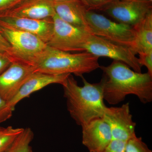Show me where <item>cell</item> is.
Wrapping results in <instances>:
<instances>
[{"instance_id": "obj_1", "label": "cell", "mask_w": 152, "mask_h": 152, "mask_svg": "<svg viewBox=\"0 0 152 152\" xmlns=\"http://www.w3.org/2000/svg\"><path fill=\"white\" fill-rule=\"evenodd\" d=\"M101 82L104 100L112 105L119 104L128 95H135L143 104L152 101V77L148 73L133 70L124 63L113 61L108 66H100Z\"/></svg>"}, {"instance_id": "obj_2", "label": "cell", "mask_w": 152, "mask_h": 152, "mask_svg": "<svg viewBox=\"0 0 152 152\" xmlns=\"http://www.w3.org/2000/svg\"><path fill=\"white\" fill-rule=\"evenodd\" d=\"M81 77L83 86H79L71 75L62 86L68 112L76 124L82 127L93 120L102 118L107 107L104 102L101 82L91 83L83 77Z\"/></svg>"}, {"instance_id": "obj_3", "label": "cell", "mask_w": 152, "mask_h": 152, "mask_svg": "<svg viewBox=\"0 0 152 152\" xmlns=\"http://www.w3.org/2000/svg\"><path fill=\"white\" fill-rule=\"evenodd\" d=\"M99 57L86 51L72 54L48 47L31 65L36 72L52 75L73 74L83 77L100 68Z\"/></svg>"}, {"instance_id": "obj_4", "label": "cell", "mask_w": 152, "mask_h": 152, "mask_svg": "<svg viewBox=\"0 0 152 152\" xmlns=\"http://www.w3.org/2000/svg\"><path fill=\"white\" fill-rule=\"evenodd\" d=\"M86 17L92 34L128 47L135 52L136 35L134 27L113 21L92 11H87Z\"/></svg>"}, {"instance_id": "obj_5", "label": "cell", "mask_w": 152, "mask_h": 152, "mask_svg": "<svg viewBox=\"0 0 152 152\" xmlns=\"http://www.w3.org/2000/svg\"><path fill=\"white\" fill-rule=\"evenodd\" d=\"M0 32L10 44L15 59L29 64L49 47L37 36L1 23Z\"/></svg>"}, {"instance_id": "obj_6", "label": "cell", "mask_w": 152, "mask_h": 152, "mask_svg": "<svg viewBox=\"0 0 152 152\" xmlns=\"http://www.w3.org/2000/svg\"><path fill=\"white\" fill-rule=\"evenodd\" d=\"M53 29L48 46L66 52H84L87 42L92 34L72 26L56 15L53 18Z\"/></svg>"}, {"instance_id": "obj_7", "label": "cell", "mask_w": 152, "mask_h": 152, "mask_svg": "<svg viewBox=\"0 0 152 152\" xmlns=\"http://www.w3.org/2000/svg\"><path fill=\"white\" fill-rule=\"evenodd\" d=\"M85 51L99 58L106 57L124 63L133 70L142 72L138 58L132 49L114 43L104 38L91 34L85 47Z\"/></svg>"}, {"instance_id": "obj_8", "label": "cell", "mask_w": 152, "mask_h": 152, "mask_svg": "<svg viewBox=\"0 0 152 152\" xmlns=\"http://www.w3.org/2000/svg\"><path fill=\"white\" fill-rule=\"evenodd\" d=\"M152 4L134 0H114L102 10L118 23L135 26L152 11Z\"/></svg>"}, {"instance_id": "obj_9", "label": "cell", "mask_w": 152, "mask_h": 152, "mask_svg": "<svg viewBox=\"0 0 152 152\" xmlns=\"http://www.w3.org/2000/svg\"><path fill=\"white\" fill-rule=\"evenodd\" d=\"M102 119L110 126L114 140L127 142L136 136V123L133 121L129 103L121 107H107Z\"/></svg>"}, {"instance_id": "obj_10", "label": "cell", "mask_w": 152, "mask_h": 152, "mask_svg": "<svg viewBox=\"0 0 152 152\" xmlns=\"http://www.w3.org/2000/svg\"><path fill=\"white\" fill-rule=\"evenodd\" d=\"M31 65L15 60L0 75V96L8 102L14 97L23 85L34 73Z\"/></svg>"}, {"instance_id": "obj_11", "label": "cell", "mask_w": 152, "mask_h": 152, "mask_svg": "<svg viewBox=\"0 0 152 152\" xmlns=\"http://www.w3.org/2000/svg\"><path fill=\"white\" fill-rule=\"evenodd\" d=\"M82 143L90 152H101L113 137L109 125L103 119H96L82 127Z\"/></svg>"}, {"instance_id": "obj_12", "label": "cell", "mask_w": 152, "mask_h": 152, "mask_svg": "<svg viewBox=\"0 0 152 152\" xmlns=\"http://www.w3.org/2000/svg\"><path fill=\"white\" fill-rule=\"evenodd\" d=\"M0 23L37 36L46 44L53 29V18L38 20L0 15Z\"/></svg>"}, {"instance_id": "obj_13", "label": "cell", "mask_w": 152, "mask_h": 152, "mask_svg": "<svg viewBox=\"0 0 152 152\" xmlns=\"http://www.w3.org/2000/svg\"><path fill=\"white\" fill-rule=\"evenodd\" d=\"M70 75H52L35 72L25 82L14 97L7 102L9 107L14 111L16 106L21 101L49 85L59 84L62 86Z\"/></svg>"}, {"instance_id": "obj_14", "label": "cell", "mask_w": 152, "mask_h": 152, "mask_svg": "<svg viewBox=\"0 0 152 152\" xmlns=\"http://www.w3.org/2000/svg\"><path fill=\"white\" fill-rule=\"evenodd\" d=\"M55 15L54 3L50 0H22L0 15L42 20Z\"/></svg>"}, {"instance_id": "obj_15", "label": "cell", "mask_w": 152, "mask_h": 152, "mask_svg": "<svg viewBox=\"0 0 152 152\" xmlns=\"http://www.w3.org/2000/svg\"><path fill=\"white\" fill-rule=\"evenodd\" d=\"M54 7L56 15L64 21L91 33L87 10L80 1L55 3Z\"/></svg>"}, {"instance_id": "obj_16", "label": "cell", "mask_w": 152, "mask_h": 152, "mask_svg": "<svg viewBox=\"0 0 152 152\" xmlns=\"http://www.w3.org/2000/svg\"><path fill=\"white\" fill-rule=\"evenodd\" d=\"M134 28L136 35V54L152 51V11Z\"/></svg>"}, {"instance_id": "obj_17", "label": "cell", "mask_w": 152, "mask_h": 152, "mask_svg": "<svg viewBox=\"0 0 152 152\" xmlns=\"http://www.w3.org/2000/svg\"><path fill=\"white\" fill-rule=\"evenodd\" d=\"M34 137V133L30 128L24 129L5 152H33L30 145Z\"/></svg>"}, {"instance_id": "obj_18", "label": "cell", "mask_w": 152, "mask_h": 152, "mask_svg": "<svg viewBox=\"0 0 152 152\" xmlns=\"http://www.w3.org/2000/svg\"><path fill=\"white\" fill-rule=\"evenodd\" d=\"M23 128L0 127V152H5L23 131Z\"/></svg>"}, {"instance_id": "obj_19", "label": "cell", "mask_w": 152, "mask_h": 152, "mask_svg": "<svg viewBox=\"0 0 152 152\" xmlns=\"http://www.w3.org/2000/svg\"><path fill=\"white\" fill-rule=\"evenodd\" d=\"M125 152H152L141 138L137 135L126 142Z\"/></svg>"}, {"instance_id": "obj_20", "label": "cell", "mask_w": 152, "mask_h": 152, "mask_svg": "<svg viewBox=\"0 0 152 152\" xmlns=\"http://www.w3.org/2000/svg\"><path fill=\"white\" fill-rule=\"evenodd\" d=\"M114 0H79L87 11L102 10Z\"/></svg>"}, {"instance_id": "obj_21", "label": "cell", "mask_w": 152, "mask_h": 152, "mask_svg": "<svg viewBox=\"0 0 152 152\" xmlns=\"http://www.w3.org/2000/svg\"><path fill=\"white\" fill-rule=\"evenodd\" d=\"M13 112L9 107L7 102L0 96V124L10 119Z\"/></svg>"}, {"instance_id": "obj_22", "label": "cell", "mask_w": 152, "mask_h": 152, "mask_svg": "<svg viewBox=\"0 0 152 152\" xmlns=\"http://www.w3.org/2000/svg\"><path fill=\"white\" fill-rule=\"evenodd\" d=\"M126 142L113 139L105 148L101 152H125Z\"/></svg>"}, {"instance_id": "obj_23", "label": "cell", "mask_w": 152, "mask_h": 152, "mask_svg": "<svg viewBox=\"0 0 152 152\" xmlns=\"http://www.w3.org/2000/svg\"><path fill=\"white\" fill-rule=\"evenodd\" d=\"M139 61L140 64L145 66L148 69V73L152 77V51L147 53L139 55Z\"/></svg>"}, {"instance_id": "obj_24", "label": "cell", "mask_w": 152, "mask_h": 152, "mask_svg": "<svg viewBox=\"0 0 152 152\" xmlns=\"http://www.w3.org/2000/svg\"><path fill=\"white\" fill-rule=\"evenodd\" d=\"M15 60L13 57L8 54L0 52V75L6 70Z\"/></svg>"}, {"instance_id": "obj_25", "label": "cell", "mask_w": 152, "mask_h": 152, "mask_svg": "<svg viewBox=\"0 0 152 152\" xmlns=\"http://www.w3.org/2000/svg\"><path fill=\"white\" fill-rule=\"evenodd\" d=\"M22 0H0V15L8 10Z\"/></svg>"}, {"instance_id": "obj_26", "label": "cell", "mask_w": 152, "mask_h": 152, "mask_svg": "<svg viewBox=\"0 0 152 152\" xmlns=\"http://www.w3.org/2000/svg\"><path fill=\"white\" fill-rule=\"evenodd\" d=\"M0 51L2 53H5L12 56L10 46L5 38L2 35L0 32Z\"/></svg>"}, {"instance_id": "obj_27", "label": "cell", "mask_w": 152, "mask_h": 152, "mask_svg": "<svg viewBox=\"0 0 152 152\" xmlns=\"http://www.w3.org/2000/svg\"><path fill=\"white\" fill-rule=\"evenodd\" d=\"M52 3H58L74 1H79V0H50Z\"/></svg>"}, {"instance_id": "obj_28", "label": "cell", "mask_w": 152, "mask_h": 152, "mask_svg": "<svg viewBox=\"0 0 152 152\" xmlns=\"http://www.w3.org/2000/svg\"><path fill=\"white\" fill-rule=\"evenodd\" d=\"M134 1H138L142 2L152 4V0H134Z\"/></svg>"}, {"instance_id": "obj_29", "label": "cell", "mask_w": 152, "mask_h": 152, "mask_svg": "<svg viewBox=\"0 0 152 152\" xmlns=\"http://www.w3.org/2000/svg\"><path fill=\"white\" fill-rule=\"evenodd\" d=\"M119 1H129V0H119Z\"/></svg>"}, {"instance_id": "obj_30", "label": "cell", "mask_w": 152, "mask_h": 152, "mask_svg": "<svg viewBox=\"0 0 152 152\" xmlns=\"http://www.w3.org/2000/svg\"><path fill=\"white\" fill-rule=\"evenodd\" d=\"M0 52H1V51H0ZM1 53H2V52H1Z\"/></svg>"}]
</instances>
